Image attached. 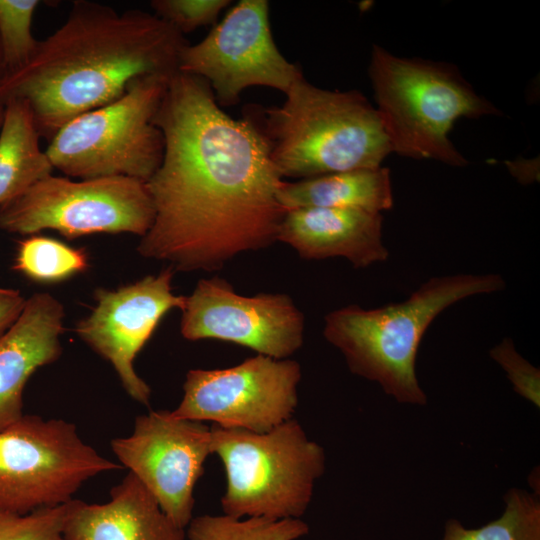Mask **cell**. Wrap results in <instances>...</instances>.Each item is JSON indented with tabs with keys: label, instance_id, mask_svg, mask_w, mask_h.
<instances>
[{
	"label": "cell",
	"instance_id": "1",
	"mask_svg": "<svg viewBox=\"0 0 540 540\" xmlns=\"http://www.w3.org/2000/svg\"><path fill=\"white\" fill-rule=\"evenodd\" d=\"M154 123L162 161L146 181L155 217L140 238L144 258L175 272H213L237 255L277 242L286 213L265 138L247 115L234 119L201 77L177 72Z\"/></svg>",
	"mask_w": 540,
	"mask_h": 540
},
{
	"label": "cell",
	"instance_id": "2",
	"mask_svg": "<svg viewBox=\"0 0 540 540\" xmlns=\"http://www.w3.org/2000/svg\"><path fill=\"white\" fill-rule=\"evenodd\" d=\"M186 44L152 12L77 0L26 65L0 76V102L25 101L49 141L70 120L120 98L134 80L172 77Z\"/></svg>",
	"mask_w": 540,
	"mask_h": 540
},
{
	"label": "cell",
	"instance_id": "3",
	"mask_svg": "<svg viewBox=\"0 0 540 540\" xmlns=\"http://www.w3.org/2000/svg\"><path fill=\"white\" fill-rule=\"evenodd\" d=\"M495 273L435 276L406 300L364 309L349 305L324 317L323 336L343 355L354 375L377 383L396 402L424 406L416 374L420 342L433 320L465 298L505 288Z\"/></svg>",
	"mask_w": 540,
	"mask_h": 540
},
{
	"label": "cell",
	"instance_id": "4",
	"mask_svg": "<svg viewBox=\"0 0 540 540\" xmlns=\"http://www.w3.org/2000/svg\"><path fill=\"white\" fill-rule=\"evenodd\" d=\"M280 106L248 114L284 179L377 168L392 153L376 108L359 91L327 90L304 77Z\"/></svg>",
	"mask_w": 540,
	"mask_h": 540
},
{
	"label": "cell",
	"instance_id": "5",
	"mask_svg": "<svg viewBox=\"0 0 540 540\" xmlns=\"http://www.w3.org/2000/svg\"><path fill=\"white\" fill-rule=\"evenodd\" d=\"M368 75L392 152L404 157L466 166L449 138L456 120L502 115L451 63L399 57L374 44Z\"/></svg>",
	"mask_w": 540,
	"mask_h": 540
},
{
	"label": "cell",
	"instance_id": "6",
	"mask_svg": "<svg viewBox=\"0 0 540 540\" xmlns=\"http://www.w3.org/2000/svg\"><path fill=\"white\" fill-rule=\"evenodd\" d=\"M213 454L225 470L223 514L234 518L301 519L325 472L324 449L291 418L270 431L212 426Z\"/></svg>",
	"mask_w": 540,
	"mask_h": 540
},
{
	"label": "cell",
	"instance_id": "7",
	"mask_svg": "<svg viewBox=\"0 0 540 540\" xmlns=\"http://www.w3.org/2000/svg\"><path fill=\"white\" fill-rule=\"evenodd\" d=\"M170 78H138L117 100L66 123L45 149L53 168L69 178L124 176L146 182L164 153L154 117Z\"/></svg>",
	"mask_w": 540,
	"mask_h": 540
},
{
	"label": "cell",
	"instance_id": "8",
	"mask_svg": "<svg viewBox=\"0 0 540 540\" xmlns=\"http://www.w3.org/2000/svg\"><path fill=\"white\" fill-rule=\"evenodd\" d=\"M155 217L146 182L124 176L72 180L53 174L0 206V229L54 230L67 239L96 233L143 237Z\"/></svg>",
	"mask_w": 540,
	"mask_h": 540
},
{
	"label": "cell",
	"instance_id": "9",
	"mask_svg": "<svg viewBox=\"0 0 540 540\" xmlns=\"http://www.w3.org/2000/svg\"><path fill=\"white\" fill-rule=\"evenodd\" d=\"M120 469L63 419L23 415L0 430V508L9 511L66 504L90 478Z\"/></svg>",
	"mask_w": 540,
	"mask_h": 540
},
{
	"label": "cell",
	"instance_id": "10",
	"mask_svg": "<svg viewBox=\"0 0 540 540\" xmlns=\"http://www.w3.org/2000/svg\"><path fill=\"white\" fill-rule=\"evenodd\" d=\"M178 69L204 79L220 107L238 103L253 86L286 94L304 77L274 42L267 0L237 2L204 39L183 47Z\"/></svg>",
	"mask_w": 540,
	"mask_h": 540
},
{
	"label": "cell",
	"instance_id": "11",
	"mask_svg": "<svg viewBox=\"0 0 540 540\" xmlns=\"http://www.w3.org/2000/svg\"><path fill=\"white\" fill-rule=\"evenodd\" d=\"M300 364L257 354L224 369H191L171 413L223 428L263 433L292 418L298 404Z\"/></svg>",
	"mask_w": 540,
	"mask_h": 540
},
{
	"label": "cell",
	"instance_id": "12",
	"mask_svg": "<svg viewBox=\"0 0 540 540\" xmlns=\"http://www.w3.org/2000/svg\"><path fill=\"white\" fill-rule=\"evenodd\" d=\"M111 449L178 527L192 520L194 488L213 454L211 428L200 421L150 411L135 419L130 436L114 438Z\"/></svg>",
	"mask_w": 540,
	"mask_h": 540
},
{
	"label": "cell",
	"instance_id": "13",
	"mask_svg": "<svg viewBox=\"0 0 540 540\" xmlns=\"http://www.w3.org/2000/svg\"><path fill=\"white\" fill-rule=\"evenodd\" d=\"M180 333L189 341L220 340L287 359L303 345L305 317L286 293L243 296L214 276L199 280L185 296Z\"/></svg>",
	"mask_w": 540,
	"mask_h": 540
},
{
	"label": "cell",
	"instance_id": "14",
	"mask_svg": "<svg viewBox=\"0 0 540 540\" xmlns=\"http://www.w3.org/2000/svg\"><path fill=\"white\" fill-rule=\"evenodd\" d=\"M174 273L167 266L114 290L96 289L95 306L75 326L78 337L112 365L126 393L143 405L150 403L151 388L135 371L134 360L160 320L184 305L185 296L173 293Z\"/></svg>",
	"mask_w": 540,
	"mask_h": 540
},
{
	"label": "cell",
	"instance_id": "15",
	"mask_svg": "<svg viewBox=\"0 0 540 540\" xmlns=\"http://www.w3.org/2000/svg\"><path fill=\"white\" fill-rule=\"evenodd\" d=\"M62 303L49 293H34L0 338V430L23 417V391L32 374L62 354Z\"/></svg>",
	"mask_w": 540,
	"mask_h": 540
},
{
	"label": "cell",
	"instance_id": "16",
	"mask_svg": "<svg viewBox=\"0 0 540 540\" xmlns=\"http://www.w3.org/2000/svg\"><path fill=\"white\" fill-rule=\"evenodd\" d=\"M381 213L353 208H299L286 211L277 241L306 260L343 257L361 269L385 262Z\"/></svg>",
	"mask_w": 540,
	"mask_h": 540
},
{
	"label": "cell",
	"instance_id": "17",
	"mask_svg": "<svg viewBox=\"0 0 540 540\" xmlns=\"http://www.w3.org/2000/svg\"><path fill=\"white\" fill-rule=\"evenodd\" d=\"M65 540H186L185 529L174 524L155 498L128 473L110 491V500L66 503Z\"/></svg>",
	"mask_w": 540,
	"mask_h": 540
},
{
	"label": "cell",
	"instance_id": "18",
	"mask_svg": "<svg viewBox=\"0 0 540 540\" xmlns=\"http://www.w3.org/2000/svg\"><path fill=\"white\" fill-rule=\"evenodd\" d=\"M277 199L285 211L311 207L353 208L382 214L394 204L390 170L383 166L295 182L283 180Z\"/></svg>",
	"mask_w": 540,
	"mask_h": 540
},
{
	"label": "cell",
	"instance_id": "19",
	"mask_svg": "<svg viewBox=\"0 0 540 540\" xmlns=\"http://www.w3.org/2000/svg\"><path fill=\"white\" fill-rule=\"evenodd\" d=\"M40 138L29 105L20 99L5 102L0 128V206L52 174L54 168Z\"/></svg>",
	"mask_w": 540,
	"mask_h": 540
},
{
	"label": "cell",
	"instance_id": "20",
	"mask_svg": "<svg viewBox=\"0 0 540 540\" xmlns=\"http://www.w3.org/2000/svg\"><path fill=\"white\" fill-rule=\"evenodd\" d=\"M503 501L502 514L477 528H467L458 519H448L441 540H540L539 495L511 487Z\"/></svg>",
	"mask_w": 540,
	"mask_h": 540
},
{
	"label": "cell",
	"instance_id": "21",
	"mask_svg": "<svg viewBox=\"0 0 540 540\" xmlns=\"http://www.w3.org/2000/svg\"><path fill=\"white\" fill-rule=\"evenodd\" d=\"M89 266L84 249L42 235H29L18 242L13 269L43 284L65 281Z\"/></svg>",
	"mask_w": 540,
	"mask_h": 540
},
{
	"label": "cell",
	"instance_id": "22",
	"mask_svg": "<svg viewBox=\"0 0 540 540\" xmlns=\"http://www.w3.org/2000/svg\"><path fill=\"white\" fill-rule=\"evenodd\" d=\"M187 540H297L309 532L301 519L270 520L202 515L185 528Z\"/></svg>",
	"mask_w": 540,
	"mask_h": 540
},
{
	"label": "cell",
	"instance_id": "23",
	"mask_svg": "<svg viewBox=\"0 0 540 540\" xmlns=\"http://www.w3.org/2000/svg\"><path fill=\"white\" fill-rule=\"evenodd\" d=\"M38 0H0L1 75L12 73L34 55L39 41L32 34Z\"/></svg>",
	"mask_w": 540,
	"mask_h": 540
},
{
	"label": "cell",
	"instance_id": "24",
	"mask_svg": "<svg viewBox=\"0 0 540 540\" xmlns=\"http://www.w3.org/2000/svg\"><path fill=\"white\" fill-rule=\"evenodd\" d=\"M66 504L26 514L0 508V540H65Z\"/></svg>",
	"mask_w": 540,
	"mask_h": 540
},
{
	"label": "cell",
	"instance_id": "25",
	"mask_svg": "<svg viewBox=\"0 0 540 540\" xmlns=\"http://www.w3.org/2000/svg\"><path fill=\"white\" fill-rule=\"evenodd\" d=\"M229 0H153L152 13L182 35L214 24Z\"/></svg>",
	"mask_w": 540,
	"mask_h": 540
},
{
	"label": "cell",
	"instance_id": "26",
	"mask_svg": "<svg viewBox=\"0 0 540 540\" xmlns=\"http://www.w3.org/2000/svg\"><path fill=\"white\" fill-rule=\"evenodd\" d=\"M489 356L506 373L513 390L539 408L540 370L517 351L513 340L503 338L489 350Z\"/></svg>",
	"mask_w": 540,
	"mask_h": 540
},
{
	"label": "cell",
	"instance_id": "27",
	"mask_svg": "<svg viewBox=\"0 0 540 540\" xmlns=\"http://www.w3.org/2000/svg\"><path fill=\"white\" fill-rule=\"evenodd\" d=\"M25 301L18 290L7 288L0 293V338L18 318Z\"/></svg>",
	"mask_w": 540,
	"mask_h": 540
},
{
	"label": "cell",
	"instance_id": "28",
	"mask_svg": "<svg viewBox=\"0 0 540 540\" xmlns=\"http://www.w3.org/2000/svg\"><path fill=\"white\" fill-rule=\"evenodd\" d=\"M509 170L512 175H514L519 182L528 184L534 182L539 178V172L536 171V164L533 162L530 164V161L512 162L508 164Z\"/></svg>",
	"mask_w": 540,
	"mask_h": 540
},
{
	"label": "cell",
	"instance_id": "29",
	"mask_svg": "<svg viewBox=\"0 0 540 540\" xmlns=\"http://www.w3.org/2000/svg\"><path fill=\"white\" fill-rule=\"evenodd\" d=\"M3 117H4V104L0 102V128L2 126Z\"/></svg>",
	"mask_w": 540,
	"mask_h": 540
},
{
	"label": "cell",
	"instance_id": "30",
	"mask_svg": "<svg viewBox=\"0 0 540 540\" xmlns=\"http://www.w3.org/2000/svg\"><path fill=\"white\" fill-rule=\"evenodd\" d=\"M6 290H7V288H2V287H0V293L4 292V291H6Z\"/></svg>",
	"mask_w": 540,
	"mask_h": 540
},
{
	"label": "cell",
	"instance_id": "31",
	"mask_svg": "<svg viewBox=\"0 0 540 540\" xmlns=\"http://www.w3.org/2000/svg\"><path fill=\"white\" fill-rule=\"evenodd\" d=\"M0 76H1V55H0Z\"/></svg>",
	"mask_w": 540,
	"mask_h": 540
}]
</instances>
